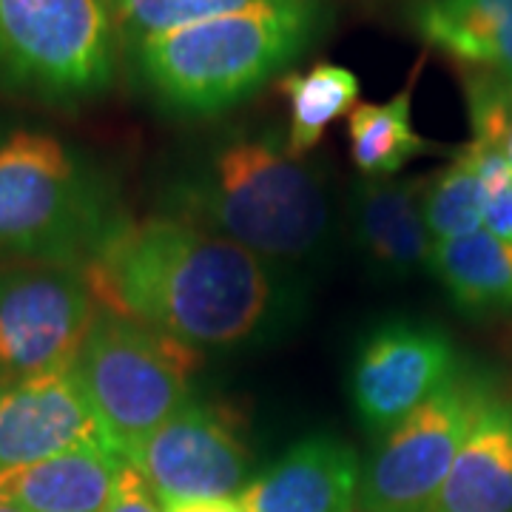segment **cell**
Segmentation results:
<instances>
[{
  "mask_svg": "<svg viewBox=\"0 0 512 512\" xmlns=\"http://www.w3.org/2000/svg\"><path fill=\"white\" fill-rule=\"evenodd\" d=\"M83 276L100 311L200 353L262 345L291 322L296 305L279 265L171 214L120 222Z\"/></svg>",
  "mask_w": 512,
  "mask_h": 512,
  "instance_id": "cell-1",
  "label": "cell"
},
{
  "mask_svg": "<svg viewBox=\"0 0 512 512\" xmlns=\"http://www.w3.org/2000/svg\"><path fill=\"white\" fill-rule=\"evenodd\" d=\"M163 214L211 228L279 268L313 259L333 225L325 177L274 134L222 137L171 183Z\"/></svg>",
  "mask_w": 512,
  "mask_h": 512,
  "instance_id": "cell-2",
  "label": "cell"
},
{
  "mask_svg": "<svg viewBox=\"0 0 512 512\" xmlns=\"http://www.w3.org/2000/svg\"><path fill=\"white\" fill-rule=\"evenodd\" d=\"M325 26L322 0H271L134 40L140 80L183 117H214L285 72Z\"/></svg>",
  "mask_w": 512,
  "mask_h": 512,
  "instance_id": "cell-3",
  "label": "cell"
},
{
  "mask_svg": "<svg viewBox=\"0 0 512 512\" xmlns=\"http://www.w3.org/2000/svg\"><path fill=\"white\" fill-rule=\"evenodd\" d=\"M126 220L80 151L40 128H0V256L83 271Z\"/></svg>",
  "mask_w": 512,
  "mask_h": 512,
  "instance_id": "cell-4",
  "label": "cell"
},
{
  "mask_svg": "<svg viewBox=\"0 0 512 512\" xmlns=\"http://www.w3.org/2000/svg\"><path fill=\"white\" fill-rule=\"evenodd\" d=\"M200 350L160 330L100 311L74 370L114 456H128L194 399Z\"/></svg>",
  "mask_w": 512,
  "mask_h": 512,
  "instance_id": "cell-5",
  "label": "cell"
},
{
  "mask_svg": "<svg viewBox=\"0 0 512 512\" xmlns=\"http://www.w3.org/2000/svg\"><path fill=\"white\" fill-rule=\"evenodd\" d=\"M117 77L106 0H0V83L49 103H83Z\"/></svg>",
  "mask_w": 512,
  "mask_h": 512,
  "instance_id": "cell-6",
  "label": "cell"
},
{
  "mask_svg": "<svg viewBox=\"0 0 512 512\" xmlns=\"http://www.w3.org/2000/svg\"><path fill=\"white\" fill-rule=\"evenodd\" d=\"M493 393L487 376L458 367L427 402L382 433L362 464L359 510L430 512Z\"/></svg>",
  "mask_w": 512,
  "mask_h": 512,
  "instance_id": "cell-7",
  "label": "cell"
},
{
  "mask_svg": "<svg viewBox=\"0 0 512 512\" xmlns=\"http://www.w3.org/2000/svg\"><path fill=\"white\" fill-rule=\"evenodd\" d=\"M100 305L83 271L12 265L0 271V384L74 367Z\"/></svg>",
  "mask_w": 512,
  "mask_h": 512,
  "instance_id": "cell-8",
  "label": "cell"
},
{
  "mask_svg": "<svg viewBox=\"0 0 512 512\" xmlns=\"http://www.w3.org/2000/svg\"><path fill=\"white\" fill-rule=\"evenodd\" d=\"M128 464L165 510L194 498H237L248 484L251 450L231 410L191 399L128 456Z\"/></svg>",
  "mask_w": 512,
  "mask_h": 512,
  "instance_id": "cell-9",
  "label": "cell"
},
{
  "mask_svg": "<svg viewBox=\"0 0 512 512\" xmlns=\"http://www.w3.org/2000/svg\"><path fill=\"white\" fill-rule=\"evenodd\" d=\"M458 370L453 339L436 325L390 319L367 330L350 365V402L370 433H387Z\"/></svg>",
  "mask_w": 512,
  "mask_h": 512,
  "instance_id": "cell-10",
  "label": "cell"
},
{
  "mask_svg": "<svg viewBox=\"0 0 512 512\" xmlns=\"http://www.w3.org/2000/svg\"><path fill=\"white\" fill-rule=\"evenodd\" d=\"M92 444L109 450L74 367L0 384V473Z\"/></svg>",
  "mask_w": 512,
  "mask_h": 512,
  "instance_id": "cell-11",
  "label": "cell"
},
{
  "mask_svg": "<svg viewBox=\"0 0 512 512\" xmlns=\"http://www.w3.org/2000/svg\"><path fill=\"white\" fill-rule=\"evenodd\" d=\"M362 461L333 436L296 441L237 495L242 512H356Z\"/></svg>",
  "mask_w": 512,
  "mask_h": 512,
  "instance_id": "cell-12",
  "label": "cell"
},
{
  "mask_svg": "<svg viewBox=\"0 0 512 512\" xmlns=\"http://www.w3.org/2000/svg\"><path fill=\"white\" fill-rule=\"evenodd\" d=\"M427 177L362 180L350 191L353 237L373 268L387 282H407L430 268L433 237L424 222Z\"/></svg>",
  "mask_w": 512,
  "mask_h": 512,
  "instance_id": "cell-13",
  "label": "cell"
},
{
  "mask_svg": "<svg viewBox=\"0 0 512 512\" xmlns=\"http://www.w3.org/2000/svg\"><path fill=\"white\" fill-rule=\"evenodd\" d=\"M123 458L92 444L0 473V504L23 512H106Z\"/></svg>",
  "mask_w": 512,
  "mask_h": 512,
  "instance_id": "cell-14",
  "label": "cell"
},
{
  "mask_svg": "<svg viewBox=\"0 0 512 512\" xmlns=\"http://www.w3.org/2000/svg\"><path fill=\"white\" fill-rule=\"evenodd\" d=\"M410 26L461 69L512 80V0H416Z\"/></svg>",
  "mask_w": 512,
  "mask_h": 512,
  "instance_id": "cell-15",
  "label": "cell"
},
{
  "mask_svg": "<svg viewBox=\"0 0 512 512\" xmlns=\"http://www.w3.org/2000/svg\"><path fill=\"white\" fill-rule=\"evenodd\" d=\"M430 512H512V396L495 390Z\"/></svg>",
  "mask_w": 512,
  "mask_h": 512,
  "instance_id": "cell-16",
  "label": "cell"
},
{
  "mask_svg": "<svg viewBox=\"0 0 512 512\" xmlns=\"http://www.w3.org/2000/svg\"><path fill=\"white\" fill-rule=\"evenodd\" d=\"M430 274L467 313L512 311V242L490 231L433 242Z\"/></svg>",
  "mask_w": 512,
  "mask_h": 512,
  "instance_id": "cell-17",
  "label": "cell"
},
{
  "mask_svg": "<svg viewBox=\"0 0 512 512\" xmlns=\"http://www.w3.org/2000/svg\"><path fill=\"white\" fill-rule=\"evenodd\" d=\"M413 83L416 74L390 100L356 103L348 114L350 160L370 180L393 177L416 157L439 151L413 123Z\"/></svg>",
  "mask_w": 512,
  "mask_h": 512,
  "instance_id": "cell-18",
  "label": "cell"
},
{
  "mask_svg": "<svg viewBox=\"0 0 512 512\" xmlns=\"http://www.w3.org/2000/svg\"><path fill=\"white\" fill-rule=\"evenodd\" d=\"M276 92L288 103V137L285 148L293 157L305 160L322 143L339 117H345L359 103V77L339 63H313L305 72H285L276 80Z\"/></svg>",
  "mask_w": 512,
  "mask_h": 512,
  "instance_id": "cell-19",
  "label": "cell"
},
{
  "mask_svg": "<svg viewBox=\"0 0 512 512\" xmlns=\"http://www.w3.org/2000/svg\"><path fill=\"white\" fill-rule=\"evenodd\" d=\"M424 222L433 242L467 237L484 228L481 217V185H478L473 148H456L453 160L427 177L424 191Z\"/></svg>",
  "mask_w": 512,
  "mask_h": 512,
  "instance_id": "cell-20",
  "label": "cell"
},
{
  "mask_svg": "<svg viewBox=\"0 0 512 512\" xmlns=\"http://www.w3.org/2000/svg\"><path fill=\"white\" fill-rule=\"evenodd\" d=\"M461 86L473 140L493 146L512 168V80L464 69Z\"/></svg>",
  "mask_w": 512,
  "mask_h": 512,
  "instance_id": "cell-21",
  "label": "cell"
},
{
  "mask_svg": "<svg viewBox=\"0 0 512 512\" xmlns=\"http://www.w3.org/2000/svg\"><path fill=\"white\" fill-rule=\"evenodd\" d=\"M256 3H271V0H114V9L128 37L140 40L185 23L231 15Z\"/></svg>",
  "mask_w": 512,
  "mask_h": 512,
  "instance_id": "cell-22",
  "label": "cell"
},
{
  "mask_svg": "<svg viewBox=\"0 0 512 512\" xmlns=\"http://www.w3.org/2000/svg\"><path fill=\"white\" fill-rule=\"evenodd\" d=\"M481 185V217L484 231L512 242V168L493 146L470 140Z\"/></svg>",
  "mask_w": 512,
  "mask_h": 512,
  "instance_id": "cell-23",
  "label": "cell"
},
{
  "mask_svg": "<svg viewBox=\"0 0 512 512\" xmlns=\"http://www.w3.org/2000/svg\"><path fill=\"white\" fill-rule=\"evenodd\" d=\"M106 512H163L160 501L154 498L143 476L131 467L123 464L120 478H117V490L111 495V504Z\"/></svg>",
  "mask_w": 512,
  "mask_h": 512,
  "instance_id": "cell-24",
  "label": "cell"
},
{
  "mask_svg": "<svg viewBox=\"0 0 512 512\" xmlns=\"http://www.w3.org/2000/svg\"><path fill=\"white\" fill-rule=\"evenodd\" d=\"M163 512H242V507L237 498H194V501L171 504Z\"/></svg>",
  "mask_w": 512,
  "mask_h": 512,
  "instance_id": "cell-25",
  "label": "cell"
},
{
  "mask_svg": "<svg viewBox=\"0 0 512 512\" xmlns=\"http://www.w3.org/2000/svg\"><path fill=\"white\" fill-rule=\"evenodd\" d=\"M0 512H23L18 507H6V504H0Z\"/></svg>",
  "mask_w": 512,
  "mask_h": 512,
  "instance_id": "cell-26",
  "label": "cell"
}]
</instances>
